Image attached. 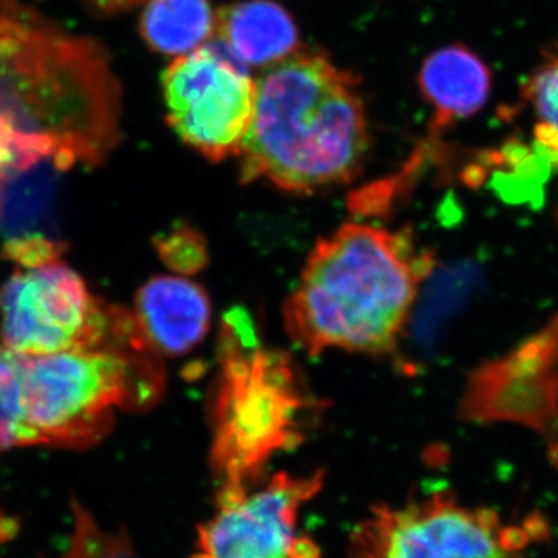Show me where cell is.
<instances>
[{"mask_svg": "<svg viewBox=\"0 0 558 558\" xmlns=\"http://www.w3.org/2000/svg\"><path fill=\"white\" fill-rule=\"evenodd\" d=\"M109 51L27 0H0V161H97L119 138Z\"/></svg>", "mask_w": 558, "mask_h": 558, "instance_id": "1", "label": "cell"}, {"mask_svg": "<svg viewBox=\"0 0 558 558\" xmlns=\"http://www.w3.org/2000/svg\"><path fill=\"white\" fill-rule=\"evenodd\" d=\"M368 145L359 81L322 51L299 50L256 81L241 174L245 182L266 179L312 193L354 179Z\"/></svg>", "mask_w": 558, "mask_h": 558, "instance_id": "2", "label": "cell"}, {"mask_svg": "<svg viewBox=\"0 0 558 558\" xmlns=\"http://www.w3.org/2000/svg\"><path fill=\"white\" fill-rule=\"evenodd\" d=\"M432 270L403 234L347 223L312 250L286 303V328L300 348L387 354L398 344L422 279Z\"/></svg>", "mask_w": 558, "mask_h": 558, "instance_id": "3", "label": "cell"}, {"mask_svg": "<svg viewBox=\"0 0 558 558\" xmlns=\"http://www.w3.org/2000/svg\"><path fill=\"white\" fill-rule=\"evenodd\" d=\"M153 344L22 355V410L31 446L83 449L112 428L119 410L146 409L160 396Z\"/></svg>", "mask_w": 558, "mask_h": 558, "instance_id": "4", "label": "cell"}, {"mask_svg": "<svg viewBox=\"0 0 558 558\" xmlns=\"http://www.w3.org/2000/svg\"><path fill=\"white\" fill-rule=\"evenodd\" d=\"M222 348L213 462L223 484L250 486L271 454L296 440L304 396L282 352L242 347L233 325Z\"/></svg>", "mask_w": 558, "mask_h": 558, "instance_id": "5", "label": "cell"}, {"mask_svg": "<svg viewBox=\"0 0 558 558\" xmlns=\"http://www.w3.org/2000/svg\"><path fill=\"white\" fill-rule=\"evenodd\" d=\"M546 534L542 520L508 523L497 510L450 494L371 510L349 537L351 558H521Z\"/></svg>", "mask_w": 558, "mask_h": 558, "instance_id": "6", "label": "cell"}, {"mask_svg": "<svg viewBox=\"0 0 558 558\" xmlns=\"http://www.w3.org/2000/svg\"><path fill=\"white\" fill-rule=\"evenodd\" d=\"M121 318L60 260L14 271L0 289L2 344L22 355L116 349Z\"/></svg>", "mask_w": 558, "mask_h": 558, "instance_id": "7", "label": "cell"}, {"mask_svg": "<svg viewBox=\"0 0 558 558\" xmlns=\"http://www.w3.org/2000/svg\"><path fill=\"white\" fill-rule=\"evenodd\" d=\"M165 106L172 130L205 159L240 156L252 126L256 81L220 47L204 46L165 69Z\"/></svg>", "mask_w": 558, "mask_h": 558, "instance_id": "8", "label": "cell"}, {"mask_svg": "<svg viewBox=\"0 0 558 558\" xmlns=\"http://www.w3.org/2000/svg\"><path fill=\"white\" fill-rule=\"evenodd\" d=\"M322 487V475L279 473L266 486L223 484L218 512L201 527L199 558H318L296 537L304 502Z\"/></svg>", "mask_w": 558, "mask_h": 558, "instance_id": "9", "label": "cell"}, {"mask_svg": "<svg viewBox=\"0 0 558 558\" xmlns=\"http://www.w3.org/2000/svg\"><path fill=\"white\" fill-rule=\"evenodd\" d=\"M473 421H517L549 429L558 421V314L542 332L473 374L461 405Z\"/></svg>", "mask_w": 558, "mask_h": 558, "instance_id": "10", "label": "cell"}, {"mask_svg": "<svg viewBox=\"0 0 558 558\" xmlns=\"http://www.w3.org/2000/svg\"><path fill=\"white\" fill-rule=\"evenodd\" d=\"M135 318L154 349L183 355L205 339L211 322L207 292L180 277H154L138 290Z\"/></svg>", "mask_w": 558, "mask_h": 558, "instance_id": "11", "label": "cell"}, {"mask_svg": "<svg viewBox=\"0 0 558 558\" xmlns=\"http://www.w3.org/2000/svg\"><path fill=\"white\" fill-rule=\"evenodd\" d=\"M215 36L242 68H270L300 50V33L274 0H244L216 13Z\"/></svg>", "mask_w": 558, "mask_h": 558, "instance_id": "12", "label": "cell"}, {"mask_svg": "<svg viewBox=\"0 0 558 558\" xmlns=\"http://www.w3.org/2000/svg\"><path fill=\"white\" fill-rule=\"evenodd\" d=\"M418 87L435 112L433 132H439L484 108L492 76L481 58L457 44L429 54L418 73Z\"/></svg>", "mask_w": 558, "mask_h": 558, "instance_id": "13", "label": "cell"}, {"mask_svg": "<svg viewBox=\"0 0 558 558\" xmlns=\"http://www.w3.org/2000/svg\"><path fill=\"white\" fill-rule=\"evenodd\" d=\"M216 13L209 0H146L140 35L150 50L183 57L215 36Z\"/></svg>", "mask_w": 558, "mask_h": 558, "instance_id": "14", "label": "cell"}, {"mask_svg": "<svg viewBox=\"0 0 558 558\" xmlns=\"http://www.w3.org/2000/svg\"><path fill=\"white\" fill-rule=\"evenodd\" d=\"M31 447L22 410V355L0 347V453Z\"/></svg>", "mask_w": 558, "mask_h": 558, "instance_id": "15", "label": "cell"}, {"mask_svg": "<svg viewBox=\"0 0 558 558\" xmlns=\"http://www.w3.org/2000/svg\"><path fill=\"white\" fill-rule=\"evenodd\" d=\"M526 98L539 119L535 135L549 160L558 161V51L537 69L526 86Z\"/></svg>", "mask_w": 558, "mask_h": 558, "instance_id": "16", "label": "cell"}, {"mask_svg": "<svg viewBox=\"0 0 558 558\" xmlns=\"http://www.w3.org/2000/svg\"><path fill=\"white\" fill-rule=\"evenodd\" d=\"M159 248L165 263L179 271L201 269L207 259L199 236L189 229L172 231L161 240Z\"/></svg>", "mask_w": 558, "mask_h": 558, "instance_id": "17", "label": "cell"}, {"mask_svg": "<svg viewBox=\"0 0 558 558\" xmlns=\"http://www.w3.org/2000/svg\"><path fill=\"white\" fill-rule=\"evenodd\" d=\"M17 532V523L0 509V543L9 542Z\"/></svg>", "mask_w": 558, "mask_h": 558, "instance_id": "18", "label": "cell"}]
</instances>
